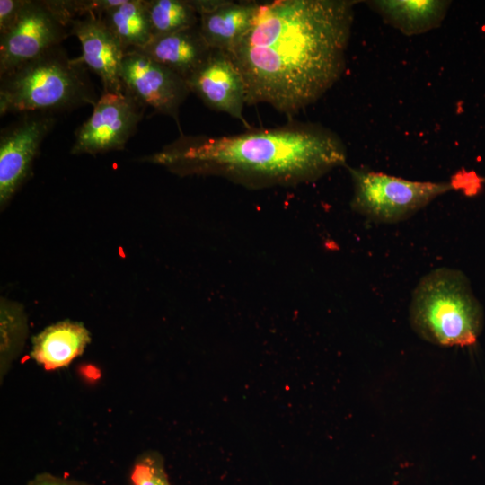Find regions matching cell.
Masks as SVG:
<instances>
[{"instance_id": "7", "label": "cell", "mask_w": 485, "mask_h": 485, "mask_svg": "<svg viewBox=\"0 0 485 485\" xmlns=\"http://www.w3.org/2000/svg\"><path fill=\"white\" fill-rule=\"evenodd\" d=\"M55 114L26 112L0 132V206L3 209L31 174L41 143L56 124Z\"/></svg>"}, {"instance_id": "4", "label": "cell", "mask_w": 485, "mask_h": 485, "mask_svg": "<svg viewBox=\"0 0 485 485\" xmlns=\"http://www.w3.org/2000/svg\"><path fill=\"white\" fill-rule=\"evenodd\" d=\"M482 317L481 306L460 270L436 269L419 280L412 293L411 326L431 343L472 345L481 332Z\"/></svg>"}, {"instance_id": "2", "label": "cell", "mask_w": 485, "mask_h": 485, "mask_svg": "<svg viewBox=\"0 0 485 485\" xmlns=\"http://www.w3.org/2000/svg\"><path fill=\"white\" fill-rule=\"evenodd\" d=\"M142 162L180 175H217L247 187L314 181L345 165L338 134L318 123L289 120L274 128L226 136L185 135L145 155Z\"/></svg>"}, {"instance_id": "12", "label": "cell", "mask_w": 485, "mask_h": 485, "mask_svg": "<svg viewBox=\"0 0 485 485\" xmlns=\"http://www.w3.org/2000/svg\"><path fill=\"white\" fill-rule=\"evenodd\" d=\"M199 16V29L213 49L232 51L251 27L257 2L191 0Z\"/></svg>"}, {"instance_id": "1", "label": "cell", "mask_w": 485, "mask_h": 485, "mask_svg": "<svg viewBox=\"0 0 485 485\" xmlns=\"http://www.w3.org/2000/svg\"><path fill=\"white\" fill-rule=\"evenodd\" d=\"M351 0L259 3L248 31L228 52L248 105L289 117L316 102L341 77L354 19Z\"/></svg>"}, {"instance_id": "3", "label": "cell", "mask_w": 485, "mask_h": 485, "mask_svg": "<svg viewBox=\"0 0 485 485\" xmlns=\"http://www.w3.org/2000/svg\"><path fill=\"white\" fill-rule=\"evenodd\" d=\"M87 67L70 58L62 46L0 75V115L57 112L97 102Z\"/></svg>"}, {"instance_id": "16", "label": "cell", "mask_w": 485, "mask_h": 485, "mask_svg": "<svg viewBox=\"0 0 485 485\" xmlns=\"http://www.w3.org/2000/svg\"><path fill=\"white\" fill-rule=\"evenodd\" d=\"M99 17L126 51L142 49L153 39L146 0H122Z\"/></svg>"}, {"instance_id": "18", "label": "cell", "mask_w": 485, "mask_h": 485, "mask_svg": "<svg viewBox=\"0 0 485 485\" xmlns=\"http://www.w3.org/2000/svg\"><path fill=\"white\" fill-rule=\"evenodd\" d=\"M153 38L196 26L199 16L191 0H146Z\"/></svg>"}, {"instance_id": "15", "label": "cell", "mask_w": 485, "mask_h": 485, "mask_svg": "<svg viewBox=\"0 0 485 485\" xmlns=\"http://www.w3.org/2000/svg\"><path fill=\"white\" fill-rule=\"evenodd\" d=\"M366 4L385 23L408 36L438 27L451 5L444 0H373Z\"/></svg>"}, {"instance_id": "21", "label": "cell", "mask_w": 485, "mask_h": 485, "mask_svg": "<svg viewBox=\"0 0 485 485\" xmlns=\"http://www.w3.org/2000/svg\"><path fill=\"white\" fill-rule=\"evenodd\" d=\"M27 0H0V38L17 23Z\"/></svg>"}, {"instance_id": "5", "label": "cell", "mask_w": 485, "mask_h": 485, "mask_svg": "<svg viewBox=\"0 0 485 485\" xmlns=\"http://www.w3.org/2000/svg\"><path fill=\"white\" fill-rule=\"evenodd\" d=\"M353 182L351 207L380 223L405 220L436 198L466 185L463 176L449 181H414L362 168H348Z\"/></svg>"}, {"instance_id": "11", "label": "cell", "mask_w": 485, "mask_h": 485, "mask_svg": "<svg viewBox=\"0 0 485 485\" xmlns=\"http://www.w3.org/2000/svg\"><path fill=\"white\" fill-rule=\"evenodd\" d=\"M70 35L81 43L82 54L76 59L101 78L103 92L124 91L119 70L126 50L101 19L90 14L73 20Z\"/></svg>"}, {"instance_id": "13", "label": "cell", "mask_w": 485, "mask_h": 485, "mask_svg": "<svg viewBox=\"0 0 485 485\" xmlns=\"http://www.w3.org/2000/svg\"><path fill=\"white\" fill-rule=\"evenodd\" d=\"M138 50L186 81L206 61L212 48L203 38L198 24L154 37L144 48Z\"/></svg>"}, {"instance_id": "20", "label": "cell", "mask_w": 485, "mask_h": 485, "mask_svg": "<svg viewBox=\"0 0 485 485\" xmlns=\"http://www.w3.org/2000/svg\"><path fill=\"white\" fill-rule=\"evenodd\" d=\"M121 2L122 0H48L50 7L68 24L69 28L73 20L90 14L100 16Z\"/></svg>"}, {"instance_id": "6", "label": "cell", "mask_w": 485, "mask_h": 485, "mask_svg": "<svg viewBox=\"0 0 485 485\" xmlns=\"http://www.w3.org/2000/svg\"><path fill=\"white\" fill-rule=\"evenodd\" d=\"M146 107L126 89L102 92L92 115L76 129L71 154L120 151L135 134Z\"/></svg>"}, {"instance_id": "10", "label": "cell", "mask_w": 485, "mask_h": 485, "mask_svg": "<svg viewBox=\"0 0 485 485\" xmlns=\"http://www.w3.org/2000/svg\"><path fill=\"white\" fill-rule=\"evenodd\" d=\"M190 93L209 109L228 114L251 128L243 116L246 86L228 52L213 49L206 61L187 79Z\"/></svg>"}, {"instance_id": "8", "label": "cell", "mask_w": 485, "mask_h": 485, "mask_svg": "<svg viewBox=\"0 0 485 485\" xmlns=\"http://www.w3.org/2000/svg\"><path fill=\"white\" fill-rule=\"evenodd\" d=\"M69 36L68 24L48 0H27L17 23L0 38V75L60 46Z\"/></svg>"}, {"instance_id": "19", "label": "cell", "mask_w": 485, "mask_h": 485, "mask_svg": "<svg viewBox=\"0 0 485 485\" xmlns=\"http://www.w3.org/2000/svg\"><path fill=\"white\" fill-rule=\"evenodd\" d=\"M132 485H171L163 457L157 452H145L134 462L129 473Z\"/></svg>"}, {"instance_id": "22", "label": "cell", "mask_w": 485, "mask_h": 485, "mask_svg": "<svg viewBox=\"0 0 485 485\" xmlns=\"http://www.w3.org/2000/svg\"><path fill=\"white\" fill-rule=\"evenodd\" d=\"M27 485H88L84 482L64 479L50 473L36 475Z\"/></svg>"}, {"instance_id": "9", "label": "cell", "mask_w": 485, "mask_h": 485, "mask_svg": "<svg viewBox=\"0 0 485 485\" xmlns=\"http://www.w3.org/2000/svg\"><path fill=\"white\" fill-rule=\"evenodd\" d=\"M119 76L124 88L140 103L172 117L180 128V107L190 93L181 76L138 49L125 52Z\"/></svg>"}, {"instance_id": "17", "label": "cell", "mask_w": 485, "mask_h": 485, "mask_svg": "<svg viewBox=\"0 0 485 485\" xmlns=\"http://www.w3.org/2000/svg\"><path fill=\"white\" fill-rule=\"evenodd\" d=\"M28 332L24 308L19 303L0 301V373L1 379L21 352Z\"/></svg>"}, {"instance_id": "14", "label": "cell", "mask_w": 485, "mask_h": 485, "mask_svg": "<svg viewBox=\"0 0 485 485\" xmlns=\"http://www.w3.org/2000/svg\"><path fill=\"white\" fill-rule=\"evenodd\" d=\"M31 356L47 370L67 366L91 341L84 325L69 320L54 323L32 338Z\"/></svg>"}]
</instances>
